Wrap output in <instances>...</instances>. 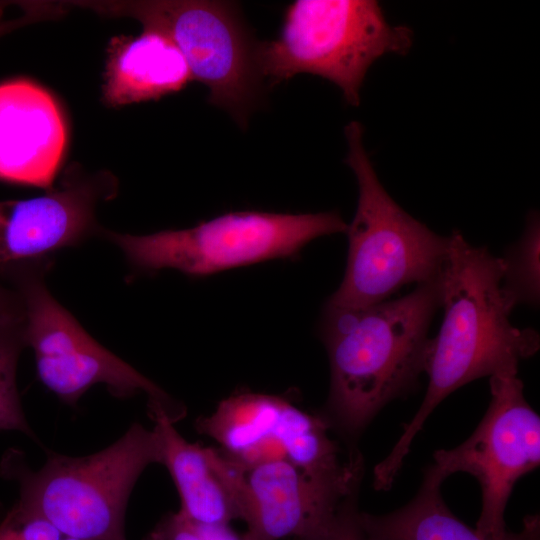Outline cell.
Here are the masks:
<instances>
[{
  "mask_svg": "<svg viewBox=\"0 0 540 540\" xmlns=\"http://www.w3.org/2000/svg\"><path fill=\"white\" fill-rule=\"evenodd\" d=\"M334 211L288 214L228 212L199 225L147 235L106 229L128 263L141 272L173 269L201 277L245 265L298 254L312 240L347 231Z\"/></svg>",
  "mask_w": 540,
  "mask_h": 540,
  "instance_id": "8992f818",
  "label": "cell"
},
{
  "mask_svg": "<svg viewBox=\"0 0 540 540\" xmlns=\"http://www.w3.org/2000/svg\"><path fill=\"white\" fill-rule=\"evenodd\" d=\"M489 383L491 400L477 428L459 446L437 450L429 468L443 481L457 472L475 477L482 502L475 530L503 540L513 487L540 463V417L526 401L517 374L494 375Z\"/></svg>",
  "mask_w": 540,
  "mask_h": 540,
  "instance_id": "30bf717a",
  "label": "cell"
},
{
  "mask_svg": "<svg viewBox=\"0 0 540 540\" xmlns=\"http://www.w3.org/2000/svg\"><path fill=\"white\" fill-rule=\"evenodd\" d=\"M117 191L109 171L89 172L72 163L45 194L0 201V275L51 261L54 253L101 235L96 209Z\"/></svg>",
  "mask_w": 540,
  "mask_h": 540,
  "instance_id": "8fae6325",
  "label": "cell"
},
{
  "mask_svg": "<svg viewBox=\"0 0 540 540\" xmlns=\"http://www.w3.org/2000/svg\"><path fill=\"white\" fill-rule=\"evenodd\" d=\"M501 279L499 257L452 231L440 272L443 321L426 353L427 391L391 452L374 468L378 490L392 487L415 436L448 395L482 377L517 374L520 361L538 351V332L510 322L513 309L503 296Z\"/></svg>",
  "mask_w": 540,
  "mask_h": 540,
  "instance_id": "6da1fadb",
  "label": "cell"
},
{
  "mask_svg": "<svg viewBox=\"0 0 540 540\" xmlns=\"http://www.w3.org/2000/svg\"><path fill=\"white\" fill-rule=\"evenodd\" d=\"M67 130L52 95L27 79L0 83V179L51 189Z\"/></svg>",
  "mask_w": 540,
  "mask_h": 540,
  "instance_id": "4fadbf2b",
  "label": "cell"
},
{
  "mask_svg": "<svg viewBox=\"0 0 540 540\" xmlns=\"http://www.w3.org/2000/svg\"><path fill=\"white\" fill-rule=\"evenodd\" d=\"M70 7L109 17H129L166 35L176 45L192 79L208 88V102L245 126L258 101L262 77L257 45L237 6L209 0H85Z\"/></svg>",
  "mask_w": 540,
  "mask_h": 540,
  "instance_id": "52a82bcc",
  "label": "cell"
},
{
  "mask_svg": "<svg viewBox=\"0 0 540 540\" xmlns=\"http://www.w3.org/2000/svg\"><path fill=\"white\" fill-rule=\"evenodd\" d=\"M162 442V465L173 479L180 497V511L205 523L240 519L245 496V469L221 450L202 447L184 439L165 409L148 405Z\"/></svg>",
  "mask_w": 540,
  "mask_h": 540,
  "instance_id": "5bb4252c",
  "label": "cell"
},
{
  "mask_svg": "<svg viewBox=\"0 0 540 540\" xmlns=\"http://www.w3.org/2000/svg\"><path fill=\"white\" fill-rule=\"evenodd\" d=\"M144 540H248L229 524L205 523L191 519L180 511L164 515Z\"/></svg>",
  "mask_w": 540,
  "mask_h": 540,
  "instance_id": "d6986e66",
  "label": "cell"
},
{
  "mask_svg": "<svg viewBox=\"0 0 540 540\" xmlns=\"http://www.w3.org/2000/svg\"><path fill=\"white\" fill-rule=\"evenodd\" d=\"M195 425L199 433L213 438L224 454L243 467L284 461L323 478L363 475L359 453H351L342 461L339 445L330 436L332 427L324 416L310 414L279 396L237 392Z\"/></svg>",
  "mask_w": 540,
  "mask_h": 540,
  "instance_id": "9c48e42d",
  "label": "cell"
},
{
  "mask_svg": "<svg viewBox=\"0 0 540 540\" xmlns=\"http://www.w3.org/2000/svg\"><path fill=\"white\" fill-rule=\"evenodd\" d=\"M440 307V275L402 297L366 307L325 303L320 336L330 389L323 416L332 428L356 438L388 402L415 388Z\"/></svg>",
  "mask_w": 540,
  "mask_h": 540,
  "instance_id": "7a4b0ae2",
  "label": "cell"
},
{
  "mask_svg": "<svg viewBox=\"0 0 540 540\" xmlns=\"http://www.w3.org/2000/svg\"><path fill=\"white\" fill-rule=\"evenodd\" d=\"M539 249V214L531 211L521 237L499 257L502 266L501 291L512 309L519 304L532 307L539 304Z\"/></svg>",
  "mask_w": 540,
  "mask_h": 540,
  "instance_id": "e0dca14e",
  "label": "cell"
},
{
  "mask_svg": "<svg viewBox=\"0 0 540 540\" xmlns=\"http://www.w3.org/2000/svg\"><path fill=\"white\" fill-rule=\"evenodd\" d=\"M22 6V15L11 19H0V38L26 25L58 17L68 8L63 2H26Z\"/></svg>",
  "mask_w": 540,
  "mask_h": 540,
  "instance_id": "7402d4cb",
  "label": "cell"
},
{
  "mask_svg": "<svg viewBox=\"0 0 540 540\" xmlns=\"http://www.w3.org/2000/svg\"><path fill=\"white\" fill-rule=\"evenodd\" d=\"M51 262L16 268L3 277L18 294L26 347L32 349L41 383L59 400L75 406L93 386L120 399L138 393L161 405L176 423L184 409L153 381L96 341L50 292L45 273Z\"/></svg>",
  "mask_w": 540,
  "mask_h": 540,
  "instance_id": "ba28073f",
  "label": "cell"
},
{
  "mask_svg": "<svg viewBox=\"0 0 540 540\" xmlns=\"http://www.w3.org/2000/svg\"><path fill=\"white\" fill-rule=\"evenodd\" d=\"M162 463L157 429L133 423L114 443L86 456L49 453L37 470L24 454L8 450L2 477L19 485L20 508L37 514L62 532L82 540H127L125 515L142 472Z\"/></svg>",
  "mask_w": 540,
  "mask_h": 540,
  "instance_id": "3957f363",
  "label": "cell"
},
{
  "mask_svg": "<svg viewBox=\"0 0 540 540\" xmlns=\"http://www.w3.org/2000/svg\"><path fill=\"white\" fill-rule=\"evenodd\" d=\"M412 40L408 27L389 24L377 1L297 0L279 36L257 45V64L270 84L300 73L322 77L357 107L370 66L387 53H408Z\"/></svg>",
  "mask_w": 540,
  "mask_h": 540,
  "instance_id": "5b68a950",
  "label": "cell"
},
{
  "mask_svg": "<svg viewBox=\"0 0 540 540\" xmlns=\"http://www.w3.org/2000/svg\"><path fill=\"white\" fill-rule=\"evenodd\" d=\"M192 80L171 39L144 28L139 35L117 36L109 42L102 96L107 105L121 107L179 92Z\"/></svg>",
  "mask_w": 540,
  "mask_h": 540,
  "instance_id": "9a60e30c",
  "label": "cell"
},
{
  "mask_svg": "<svg viewBox=\"0 0 540 540\" xmlns=\"http://www.w3.org/2000/svg\"><path fill=\"white\" fill-rule=\"evenodd\" d=\"M357 495L355 492L348 496L323 529L294 540H367L359 522Z\"/></svg>",
  "mask_w": 540,
  "mask_h": 540,
  "instance_id": "44dd1931",
  "label": "cell"
},
{
  "mask_svg": "<svg viewBox=\"0 0 540 540\" xmlns=\"http://www.w3.org/2000/svg\"><path fill=\"white\" fill-rule=\"evenodd\" d=\"M441 480L428 467L414 498L403 507L382 515L359 513L367 540H490L456 517L446 505ZM503 540H540V517L527 515L520 531Z\"/></svg>",
  "mask_w": 540,
  "mask_h": 540,
  "instance_id": "2e32d148",
  "label": "cell"
},
{
  "mask_svg": "<svg viewBox=\"0 0 540 540\" xmlns=\"http://www.w3.org/2000/svg\"><path fill=\"white\" fill-rule=\"evenodd\" d=\"M244 469L241 520L247 525L248 540L298 539L320 531L344 500L358 492L362 479L318 477L284 461Z\"/></svg>",
  "mask_w": 540,
  "mask_h": 540,
  "instance_id": "7c38bea8",
  "label": "cell"
},
{
  "mask_svg": "<svg viewBox=\"0 0 540 540\" xmlns=\"http://www.w3.org/2000/svg\"><path fill=\"white\" fill-rule=\"evenodd\" d=\"M24 348V319L0 323V430L18 431L37 440L17 387V367Z\"/></svg>",
  "mask_w": 540,
  "mask_h": 540,
  "instance_id": "ac0fdd59",
  "label": "cell"
},
{
  "mask_svg": "<svg viewBox=\"0 0 540 540\" xmlns=\"http://www.w3.org/2000/svg\"><path fill=\"white\" fill-rule=\"evenodd\" d=\"M24 318L21 300L8 284L0 282V323L19 321Z\"/></svg>",
  "mask_w": 540,
  "mask_h": 540,
  "instance_id": "603a6c76",
  "label": "cell"
},
{
  "mask_svg": "<svg viewBox=\"0 0 540 540\" xmlns=\"http://www.w3.org/2000/svg\"><path fill=\"white\" fill-rule=\"evenodd\" d=\"M0 540H82L14 504L0 519Z\"/></svg>",
  "mask_w": 540,
  "mask_h": 540,
  "instance_id": "ffe728a7",
  "label": "cell"
},
{
  "mask_svg": "<svg viewBox=\"0 0 540 540\" xmlns=\"http://www.w3.org/2000/svg\"><path fill=\"white\" fill-rule=\"evenodd\" d=\"M344 132L348 144L345 162L356 177L358 202L346 231V271L326 303L358 308L388 300L405 285L437 278L449 236L430 230L387 193L364 148L359 122H350Z\"/></svg>",
  "mask_w": 540,
  "mask_h": 540,
  "instance_id": "277c9868",
  "label": "cell"
}]
</instances>
